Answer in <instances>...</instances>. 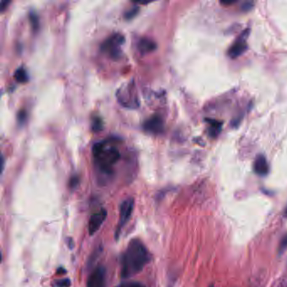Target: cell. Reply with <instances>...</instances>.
Instances as JSON below:
<instances>
[{
	"instance_id": "cell-1",
	"label": "cell",
	"mask_w": 287,
	"mask_h": 287,
	"mask_svg": "<svg viewBox=\"0 0 287 287\" xmlns=\"http://www.w3.org/2000/svg\"><path fill=\"white\" fill-rule=\"evenodd\" d=\"M150 258L148 248L142 242L137 238L131 240L121 257V277L127 279L138 274L148 264Z\"/></svg>"
},
{
	"instance_id": "cell-2",
	"label": "cell",
	"mask_w": 287,
	"mask_h": 287,
	"mask_svg": "<svg viewBox=\"0 0 287 287\" xmlns=\"http://www.w3.org/2000/svg\"><path fill=\"white\" fill-rule=\"evenodd\" d=\"M93 157L100 171L110 175L113 173L115 164L120 160L121 153L114 142H109L107 140L95 143L93 147Z\"/></svg>"
},
{
	"instance_id": "cell-3",
	"label": "cell",
	"mask_w": 287,
	"mask_h": 287,
	"mask_svg": "<svg viewBox=\"0 0 287 287\" xmlns=\"http://www.w3.org/2000/svg\"><path fill=\"white\" fill-rule=\"evenodd\" d=\"M125 43V37L121 34L116 33L112 35L104 42L101 45V50L107 53L111 58L116 59L121 54V46Z\"/></svg>"
},
{
	"instance_id": "cell-4",
	"label": "cell",
	"mask_w": 287,
	"mask_h": 287,
	"mask_svg": "<svg viewBox=\"0 0 287 287\" xmlns=\"http://www.w3.org/2000/svg\"><path fill=\"white\" fill-rule=\"evenodd\" d=\"M134 209V200L132 198H128L124 201H122L120 206V216H119V222L116 229V238L121 233V230L123 229L125 225L129 221L130 217L132 216V211Z\"/></svg>"
},
{
	"instance_id": "cell-5",
	"label": "cell",
	"mask_w": 287,
	"mask_h": 287,
	"mask_svg": "<svg viewBox=\"0 0 287 287\" xmlns=\"http://www.w3.org/2000/svg\"><path fill=\"white\" fill-rule=\"evenodd\" d=\"M129 86V85H128ZM127 86V89H120L117 92V99L119 102L127 108H136L139 106L138 99L136 94L132 91V88Z\"/></svg>"
},
{
	"instance_id": "cell-6",
	"label": "cell",
	"mask_w": 287,
	"mask_h": 287,
	"mask_svg": "<svg viewBox=\"0 0 287 287\" xmlns=\"http://www.w3.org/2000/svg\"><path fill=\"white\" fill-rule=\"evenodd\" d=\"M106 269L102 266H99L89 276L87 287H106Z\"/></svg>"
},
{
	"instance_id": "cell-7",
	"label": "cell",
	"mask_w": 287,
	"mask_h": 287,
	"mask_svg": "<svg viewBox=\"0 0 287 287\" xmlns=\"http://www.w3.org/2000/svg\"><path fill=\"white\" fill-rule=\"evenodd\" d=\"M107 217V211L106 209H100V211L93 214L89 221V232L90 235L95 234L102 226L104 221Z\"/></svg>"
},
{
	"instance_id": "cell-8",
	"label": "cell",
	"mask_w": 287,
	"mask_h": 287,
	"mask_svg": "<svg viewBox=\"0 0 287 287\" xmlns=\"http://www.w3.org/2000/svg\"><path fill=\"white\" fill-rule=\"evenodd\" d=\"M247 31H245L241 37L235 42L234 44L228 50V55L232 58H236L242 55L247 49V43H246V38H247Z\"/></svg>"
},
{
	"instance_id": "cell-9",
	"label": "cell",
	"mask_w": 287,
	"mask_h": 287,
	"mask_svg": "<svg viewBox=\"0 0 287 287\" xmlns=\"http://www.w3.org/2000/svg\"><path fill=\"white\" fill-rule=\"evenodd\" d=\"M143 128L147 132H151L153 134H159L162 133L163 130V120L160 116H153L148 119L143 124Z\"/></svg>"
},
{
	"instance_id": "cell-10",
	"label": "cell",
	"mask_w": 287,
	"mask_h": 287,
	"mask_svg": "<svg viewBox=\"0 0 287 287\" xmlns=\"http://www.w3.org/2000/svg\"><path fill=\"white\" fill-rule=\"evenodd\" d=\"M253 170L259 176H265L269 173V164L263 155H258L253 163Z\"/></svg>"
},
{
	"instance_id": "cell-11",
	"label": "cell",
	"mask_w": 287,
	"mask_h": 287,
	"mask_svg": "<svg viewBox=\"0 0 287 287\" xmlns=\"http://www.w3.org/2000/svg\"><path fill=\"white\" fill-rule=\"evenodd\" d=\"M156 47L157 45L153 40L148 39V38H142L137 43V49L142 54H146V53L153 52V51L155 50Z\"/></svg>"
},
{
	"instance_id": "cell-12",
	"label": "cell",
	"mask_w": 287,
	"mask_h": 287,
	"mask_svg": "<svg viewBox=\"0 0 287 287\" xmlns=\"http://www.w3.org/2000/svg\"><path fill=\"white\" fill-rule=\"evenodd\" d=\"M14 77L16 79V81L19 83H26L28 80V75H27L26 69L23 68H20L15 72Z\"/></svg>"
},
{
	"instance_id": "cell-13",
	"label": "cell",
	"mask_w": 287,
	"mask_h": 287,
	"mask_svg": "<svg viewBox=\"0 0 287 287\" xmlns=\"http://www.w3.org/2000/svg\"><path fill=\"white\" fill-rule=\"evenodd\" d=\"M208 122L210 123V134L212 137L218 135L221 129V123H220L219 121H213V120H211Z\"/></svg>"
},
{
	"instance_id": "cell-14",
	"label": "cell",
	"mask_w": 287,
	"mask_h": 287,
	"mask_svg": "<svg viewBox=\"0 0 287 287\" xmlns=\"http://www.w3.org/2000/svg\"><path fill=\"white\" fill-rule=\"evenodd\" d=\"M139 12V6H135L132 7L130 11H127L125 14V19L126 20H132L137 16V13Z\"/></svg>"
},
{
	"instance_id": "cell-15",
	"label": "cell",
	"mask_w": 287,
	"mask_h": 287,
	"mask_svg": "<svg viewBox=\"0 0 287 287\" xmlns=\"http://www.w3.org/2000/svg\"><path fill=\"white\" fill-rule=\"evenodd\" d=\"M30 21H31V23H32V27H33L35 30L38 29V27H39V21H38V17H37L36 14H30Z\"/></svg>"
},
{
	"instance_id": "cell-16",
	"label": "cell",
	"mask_w": 287,
	"mask_h": 287,
	"mask_svg": "<svg viewBox=\"0 0 287 287\" xmlns=\"http://www.w3.org/2000/svg\"><path fill=\"white\" fill-rule=\"evenodd\" d=\"M121 287H146L144 284H142V283H139V282H127V283H125V284H121Z\"/></svg>"
},
{
	"instance_id": "cell-17",
	"label": "cell",
	"mask_w": 287,
	"mask_h": 287,
	"mask_svg": "<svg viewBox=\"0 0 287 287\" xmlns=\"http://www.w3.org/2000/svg\"><path fill=\"white\" fill-rule=\"evenodd\" d=\"M70 285L69 279H61L55 284V287H69Z\"/></svg>"
},
{
	"instance_id": "cell-18",
	"label": "cell",
	"mask_w": 287,
	"mask_h": 287,
	"mask_svg": "<svg viewBox=\"0 0 287 287\" xmlns=\"http://www.w3.org/2000/svg\"><path fill=\"white\" fill-rule=\"evenodd\" d=\"M101 120L100 118L95 119V121H94V126H93V128L95 130V132H98L100 130L102 129V125H101Z\"/></svg>"
},
{
	"instance_id": "cell-19",
	"label": "cell",
	"mask_w": 287,
	"mask_h": 287,
	"mask_svg": "<svg viewBox=\"0 0 287 287\" xmlns=\"http://www.w3.org/2000/svg\"><path fill=\"white\" fill-rule=\"evenodd\" d=\"M78 184H79V178H78V177L74 176L70 179V183H69L70 187H75Z\"/></svg>"
},
{
	"instance_id": "cell-20",
	"label": "cell",
	"mask_w": 287,
	"mask_h": 287,
	"mask_svg": "<svg viewBox=\"0 0 287 287\" xmlns=\"http://www.w3.org/2000/svg\"><path fill=\"white\" fill-rule=\"evenodd\" d=\"M10 4H11V1H5V0H2L1 3H0V11H1V12H3Z\"/></svg>"
},
{
	"instance_id": "cell-21",
	"label": "cell",
	"mask_w": 287,
	"mask_h": 287,
	"mask_svg": "<svg viewBox=\"0 0 287 287\" xmlns=\"http://www.w3.org/2000/svg\"><path fill=\"white\" fill-rule=\"evenodd\" d=\"M19 117H20V121H25V119H26V113H25L24 111H22V115H21V113H20V115H19Z\"/></svg>"
},
{
	"instance_id": "cell-22",
	"label": "cell",
	"mask_w": 287,
	"mask_h": 287,
	"mask_svg": "<svg viewBox=\"0 0 287 287\" xmlns=\"http://www.w3.org/2000/svg\"><path fill=\"white\" fill-rule=\"evenodd\" d=\"M210 287H214V286H213V285H211V286H210Z\"/></svg>"
}]
</instances>
